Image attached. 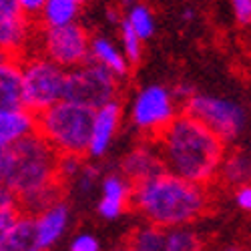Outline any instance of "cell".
<instances>
[{
	"mask_svg": "<svg viewBox=\"0 0 251 251\" xmlns=\"http://www.w3.org/2000/svg\"><path fill=\"white\" fill-rule=\"evenodd\" d=\"M153 145L165 173L201 187L217 183L227 145L187 113L181 111L153 139Z\"/></svg>",
	"mask_w": 251,
	"mask_h": 251,
	"instance_id": "cell-1",
	"label": "cell"
},
{
	"mask_svg": "<svg viewBox=\"0 0 251 251\" xmlns=\"http://www.w3.org/2000/svg\"><path fill=\"white\" fill-rule=\"evenodd\" d=\"M211 203L209 187L179 179L171 173H159L133 185L131 207L159 229L187 227L201 219Z\"/></svg>",
	"mask_w": 251,
	"mask_h": 251,
	"instance_id": "cell-2",
	"label": "cell"
},
{
	"mask_svg": "<svg viewBox=\"0 0 251 251\" xmlns=\"http://www.w3.org/2000/svg\"><path fill=\"white\" fill-rule=\"evenodd\" d=\"M0 185L10 189L18 203L62 185L58 179V155L36 133L23 139L8 149V167Z\"/></svg>",
	"mask_w": 251,
	"mask_h": 251,
	"instance_id": "cell-3",
	"label": "cell"
},
{
	"mask_svg": "<svg viewBox=\"0 0 251 251\" xmlns=\"http://www.w3.org/2000/svg\"><path fill=\"white\" fill-rule=\"evenodd\" d=\"M93 113L95 111L80 104L60 100L36 115V135L43 137L58 157H85L91 139Z\"/></svg>",
	"mask_w": 251,
	"mask_h": 251,
	"instance_id": "cell-4",
	"label": "cell"
},
{
	"mask_svg": "<svg viewBox=\"0 0 251 251\" xmlns=\"http://www.w3.org/2000/svg\"><path fill=\"white\" fill-rule=\"evenodd\" d=\"M20 82H23V107L34 115L65 100L67 71L36 52L20 58Z\"/></svg>",
	"mask_w": 251,
	"mask_h": 251,
	"instance_id": "cell-5",
	"label": "cell"
},
{
	"mask_svg": "<svg viewBox=\"0 0 251 251\" xmlns=\"http://www.w3.org/2000/svg\"><path fill=\"white\" fill-rule=\"evenodd\" d=\"M89 45H91V34L78 23L60 28L36 26L32 52L54 62L62 71H73L89 62Z\"/></svg>",
	"mask_w": 251,
	"mask_h": 251,
	"instance_id": "cell-6",
	"label": "cell"
},
{
	"mask_svg": "<svg viewBox=\"0 0 251 251\" xmlns=\"http://www.w3.org/2000/svg\"><path fill=\"white\" fill-rule=\"evenodd\" d=\"M183 113L193 117L201 125L217 135L225 145L233 143L245 129V109L231 99L213 95H193L183 102Z\"/></svg>",
	"mask_w": 251,
	"mask_h": 251,
	"instance_id": "cell-7",
	"label": "cell"
},
{
	"mask_svg": "<svg viewBox=\"0 0 251 251\" xmlns=\"http://www.w3.org/2000/svg\"><path fill=\"white\" fill-rule=\"evenodd\" d=\"M121 80L95 62H85L73 71H67L65 100L97 111L109 102L119 100Z\"/></svg>",
	"mask_w": 251,
	"mask_h": 251,
	"instance_id": "cell-8",
	"label": "cell"
},
{
	"mask_svg": "<svg viewBox=\"0 0 251 251\" xmlns=\"http://www.w3.org/2000/svg\"><path fill=\"white\" fill-rule=\"evenodd\" d=\"M177 115V100L163 85L143 87L131 102V123L145 141H153Z\"/></svg>",
	"mask_w": 251,
	"mask_h": 251,
	"instance_id": "cell-9",
	"label": "cell"
},
{
	"mask_svg": "<svg viewBox=\"0 0 251 251\" xmlns=\"http://www.w3.org/2000/svg\"><path fill=\"white\" fill-rule=\"evenodd\" d=\"M36 25L16 0H0V50L8 58H25L32 52Z\"/></svg>",
	"mask_w": 251,
	"mask_h": 251,
	"instance_id": "cell-10",
	"label": "cell"
},
{
	"mask_svg": "<svg viewBox=\"0 0 251 251\" xmlns=\"http://www.w3.org/2000/svg\"><path fill=\"white\" fill-rule=\"evenodd\" d=\"M121 119H123L121 100L109 102V104H104V107H100L93 113L91 139H89V147H87L89 157L99 159L102 155H107L111 143L117 137V131L121 127Z\"/></svg>",
	"mask_w": 251,
	"mask_h": 251,
	"instance_id": "cell-11",
	"label": "cell"
},
{
	"mask_svg": "<svg viewBox=\"0 0 251 251\" xmlns=\"http://www.w3.org/2000/svg\"><path fill=\"white\" fill-rule=\"evenodd\" d=\"M34 221V237H36V247L38 251H45L52 247L62 233L69 227V205L65 201H56L49 205L43 211L32 215Z\"/></svg>",
	"mask_w": 251,
	"mask_h": 251,
	"instance_id": "cell-12",
	"label": "cell"
},
{
	"mask_svg": "<svg viewBox=\"0 0 251 251\" xmlns=\"http://www.w3.org/2000/svg\"><path fill=\"white\" fill-rule=\"evenodd\" d=\"M159 173H163V165L153 141H143L139 147L129 151V155L121 163V175L133 185L147 181Z\"/></svg>",
	"mask_w": 251,
	"mask_h": 251,
	"instance_id": "cell-13",
	"label": "cell"
},
{
	"mask_svg": "<svg viewBox=\"0 0 251 251\" xmlns=\"http://www.w3.org/2000/svg\"><path fill=\"white\" fill-rule=\"evenodd\" d=\"M133 183L121 173H111L102 179V193L99 201V213L104 219H117L131 207Z\"/></svg>",
	"mask_w": 251,
	"mask_h": 251,
	"instance_id": "cell-14",
	"label": "cell"
},
{
	"mask_svg": "<svg viewBox=\"0 0 251 251\" xmlns=\"http://www.w3.org/2000/svg\"><path fill=\"white\" fill-rule=\"evenodd\" d=\"M36 133V115L25 107L0 113V149H10Z\"/></svg>",
	"mask_w": 251,
	"mask_h": 251,
	"instance_id": "cell-15",
	"label": "cell"
},
{
	"mask_svg": "<svg viewBox=\"0 0 251 251\" xmlns=\"http://www.w3.org/2000/svg\"><path fill=\"white\" fill-rule=\"evenodd\" d=\"M89 60L99 65L100 69L109 71L113 76L119 80L129 75L131 67L125 60L121 49H117L107 36H91V45H89Z\"/></svg>",
	"mask_w": 251,
	"mask_h": 251,
	"instance_id": "cell-16",
	"label": "cell"
},
{
	"mask_svg": "<svg viewBox=\"0 0 251 251\" xmlns=\"http://www.w3.org/2000/svg\"><path fill=\"white\" fill-rule=\"evenodd\" d=\"M23 107L20 58H4L0 62V113Z\"/></svg>",
	"mask_w": 251,
	"mask_h": 251,
	"instance_id": "cell-17",
	"label": "cell"
},
{
	"mask_svg": "<svg viewBox=\"0 0 251 251\" xmlns=\"http://www.w3.org/2000/svg\"><path fill=\"white\" fill-rule=\"evenodd\" d=\"M78 14L80 4L76 0H47L34 18V25L38 28H60L76 23Z\"/></svg>",
	"mask_w": 251,
	"mask_h": 251,
	"instance_id": "cell-18",
	"label": "cell"
},
{
	"mask_svg": "<svg viewBox=\"0 0 251 251\" xmlns=\"http://www.w3.org/2000/svg\"><path fill=\"white\" fill-rule=\"evenodd\" d=\"M0 251H38L32 215L20 213L0 243Z\"/></svg>",
	"mask_w": 251,
	"mask_h": 251,
	"instance_id": "cell-19",
	"label": "cell"
},
{
	"mask_svg": "<svg viewBox=\"0 0 251 251\" xmlns=\"http://www.w3.org/2000/svg\"><path fill=\"white\" fill-rule=\"evenodd\" d=\"M225 181L229 185H245L249 179V157L245 151H233V153H225L223 163L219 167V175L217 181Z\"/></svg>",
	"mask_w": 251,
	"mask_h": 251,
	"instance_id": "cell-20",
	"label": "cell"
},
{
	"mask_svg": "<svg viewBox=\"0 0 251 251\" xmlns=\"http://www.w3.org/2000/svg\"><path fill=\"white\" fill-rule=\"evenodd\" d=\"M123 20L129 25V28L143 40V43L155 34V16L149 10V6H145L141 2L133 4L127 12H125Z\"/></svg>",
	"mask_w": 251,
	"mask_h": 251,
	"instance_id": "cell-21",
	"label": "cell"
},
{
	"mask_svg": "<svg viewBox=\"0 0 251 251\" xmlns=\"http://www.w3.org/2000/svg\"><path fill=\"white\" fill-rule=\"evenodd\" d=\"M203 239L189 227H177L165 231L161 251H203Z\"/></svg>",
	"mask_w": 251,
	"mask_h": 251,
	"instance_id": "cell-22",
	"label": "cell"
},
{
	"mask_svg": "<svg viewBox=\"0 0 251 251\" xmlns=\"http://www.w3.org/2000/svg\"><path fill=\"white\" fill-rule=\"evenodd\" d=\"M165 241V229H159L151 223L137 227L129 237L131 251H161Z\"/></svg>",
	"mask_w": 251,
	"mask_h": 251,
	"instance_id": "cell-23",
	"label": "cell"
},
{
	"mask_svg": "<svg viewBox=\"0 0 251 251\" xmlns=\"http://www.w3.org/2000/svg\"><path fill=\"white\" fill-rule=\"evenodd\" d=\"M20 203L16 199V195L6 189V187L0 185V243H2L6 231L12 227V223L20 217Z\"/></svg>",
	"mask_w": 251,
	"mask_h": 251,
	"instance_id": "cell-24",
	"label": "cell"
},
{
	"mask_svg": "<svg viewBox=\"0 0 251 251\" xmlns=\"http://www.w3.org/2000/svg\"><path fill=\"white\" fill-rule=\"evenodd\" d=\"M119 26H121V52L125 60L129 62V67L139 65L143 58V40L129 28V25L125 20H121Z\"/></svg>",
	"mask_w": 251,
	"mask_h": 251,
	"instance_id": "cell-25",
	"label": "cell"
},
{
	"mask_svg": "<svg viewBox=\"0 0 251 251\" xmlns=\"http://www.w3.org/2000/svg\"><path fill=\"white\" fill-rule=\"evenodd\" d=\"M80 167H82V157H71V155L58 157V179H60V183H65L71 177H76Z\"/></svg>",
	"mask_w": 251,
	"mask_h": 251,
	"instance_id": "cell-26",
	"label": "cell"
},
{
	"mask_svg": "<svg viewBox=\"0 0 251 251\" xmlns=\"http://www.w3.org/2000/svg\"><path fill=\"white\" fill-rule=\"evenodd\" d=\"M100 249V243L95 235L91 233H80L76 235L73 241H71V247L69 251H99Z\"/></svg>",
	"mask_w": 251,
	"mask_h": 251,
	"instance_id": "cell-27",
	"label": "cell"
},
{
	"mask_svg": "<svg viewBox=\"0 0 251 251\" xmlns=\"http://www.w3.org/2000/svg\"><path fill=\"white\" fill-rule=\"evenodd\" d=\"M231 10L237 25L247 26L251 23V0H231Z\"/></svg>",
	"mask_w": 251,
	"mask_h": 251,
	"instance_id": "cell-28",
	"label": "cell"
},
{
	"mask_svg": "<svg viewBox=\"0 0 251 251\" xmlns=\"http://www.w3.org/2000/svg\"><path fill=\"white\" fill-rule=\"evenodd\" d=\"M76 177H78V183H80V189H82V191H91L93 187H95V183H97L99 173H97L95 167H91V165H82Z\"/></svg>",
	"mask_w": 251,
	"mask_h": 251,
	"instance_id": "cell-29",
	"label": "cell"
},
{
	"mask_svg": "<svg viewBox=\"0 0 251 251\" xmlns=\"http://www.w3.org/2000/svg\"><path fill=\"white\" fill-rule=\"evenodd\" d=\"M233 199H235V205H237L239 209H243V211H249V209H251V187H249L247 183L235 187Z\"/></svg>",
	"mask_w": 251,
	"mask_h": 251,
	"instance_id": "cell-30",
	"label": "cell"
},
{
	"mask_svg": "<svg viewBox=\"0 0 251 251\" xmlns=\"http://www.w3.org/2000/svg\"><path fill=\"white\" fill-rule=\"evenodd\" d=\"M18 2V6L25 10V14L26 16H30L32 20L38 16V12H40V8H43V4L47 2V0H16Z\"/></svg>",
	"mask_w": 251,
	"mask_h": 251,
	"instance_id": "cell-31",
	"label": "cell"
},
{
	"mask_svg": "<svg viewBox=\"0 0 251 251\" xmlns=\"http://www.w3.org/2000/svg\"><path fill=\"white\" fill-rule=\"evenodd\" d=\"M6 167H8V149H0V183L4 179Z\"/></svg>",
	"mask_w": 251,
	"mask_h": 251,
	"instance_id": "cell-32",
	"label": "cell"
},
{
	"mask_svg": "<svg viewBox=\"0 0 251 251\" xmlns=\"http://www.w3.org/2000/svg\"><path fill=\"white\" fill-rule=\"evenodd\" d=\"M181 18L185 20V23H191V20L195 18V10H193V8H185V10L181 12Z\"/></svg>",
	"mask_w": 251,
	"mask_h": 251,
	"instance_id": "cell-33",
	"label": "cell"
},
{
	"mask_svg": "<svg viewBox=\"0 0 251 251\" xmlns=\"http://www.w3.org/2000/svg\"><path fill=\"white\" fill-rule=\"evenodd\" d=\"M119 4H121V8H125V10H129L133 4H137V0H119Z\"/></svg>",
	"mask_w": 251,
	"mask_h": 251,
	"instance_id": "cell-34",
	"label": "cell"
},
{
	"mask_svg": "<svg viewBox=\"0 0 251 251\" xmlns=\"http://www.w3.org/2000/svg\"><path fill=\"white\" fill-rule=\"evenodd\" d=\"M223 251H241V249H239V247H225Z\"/></svg>",
	"mask_w": 251,
	"mask_h": 251,
	"instance_id": "cell-35",
	"label": "cell"
},
{
	"mask_svg": "<svg viewBox=\"0 0 251 251\" xmlns=\"http://www.w3.org/2000/svg\"><path fill=\"white\" fill-rule=\"evenodd\" d=\"M4 58H8V56H6V54H4V52H2V50H0V62H2V60H4Z\"/></svg>",
	"mask_w": 251,
	"mask_h": 251,
	"instance_id": "cell-36",
	"label": "cell"
},
{
	"mask_svg": "<svg viewBox=\"0 0 251 251\" xmlns=\"http://www.w3.org/2000/svg\"><path fill=\"white\" fill-rule=\"evenodd\" d=\"M76 2H78V4L82 6V4H85V2H87V0H76Z\"/></svg>",
	"mask_w": 251,
	"mask_h": 251,
	"instance_id": "cell-37",
	"label": "cell"
},
{
	"mask_svg": "<svg viewBox=\"0 0 251 251\" xmlns=\"http://www.w3.org/2000/svg\"><path fill=\"white\" fill-rule=\"evenodd\" d=\"M123 251H131V249H123Z\"/></svg>",
	"mask_w": 251,
	"mask_h": 251,
	"instance_id": "cell-38",
	"label": "cell"
}]
</instances>
